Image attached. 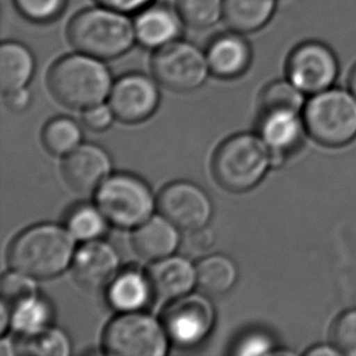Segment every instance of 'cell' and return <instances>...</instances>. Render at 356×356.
I'll use <instances>...</instances> for the list:
<instances>
[{
	"instance_id": "cell-40",
	"label": "cell",
	"mask_w": 356,
	"mask_h": 356,
	"mask_svg": "<svg viewBox=\"0 0 356 356\" xmlns=\"http://www.w3.org/2000/svg\"><path fill=\"white\" fill-rule=\"evenodd\" d=\"M0 354L1 355H14L15 344L10 343V341L4 339L1 344H0Z\"/></svg>"
},
{
	"instance_id": "cell-26",
	"label": "cell",
	"mask_w": 356,
	"mask_h": 356,
	"mask_svg": "<svg viewBox=\"0 0 356 356\" xmlns=\"http://www.w3.org/2000/svg\"><path fill=\"white\" fill-rule=\"evenodd\" d=\"M304 95L289 79L275 81L268 84L261 92L260 112L280 110L303 112L307 104Z\"/></svg>"
},
{
	"instance_id": "cell-2",
	"label": "cell",
	"mask_w": 356,
	"mask_h": 356,
	"mask_svg": "<svg viewBox=\"0 0 356 356\" xmlns=\"http://www.w3.org/2000/svg\"><path fill=\"white\" fill-rule=\"evenodd\" d=\"M48 84L54 97L65 106L84 110L105 102L113 86L104 60L79 51L54 63Z\"/></svg>"
},
{
	"instance_id": "cell-24",
	"label": "cell",
	"mask_w": 356,
	"mask_h": 356,
	"mask_svg": "<svg viewBox=\"0 0 356 356\" xmlns=\"http://www.w3.org/2000/svg\"><path fill=\"white\" fill-rule=\"evenodd\" d=\"M67 336L55 328H42L37 332L24 334L15 344V354L19 355L67 356L70 354Z\"/></svg>"
},
{
	"instance_id": "cell-27",
	"label": "cell",
	"mask_w": 356,
	"mask_h": 356,
	"mask_svg": "<svg viewBox=\"0 0 356 356\" xmlns=\"http://www.w3.org/2000/svg\"><path fill=\"white\" fill-rule=\"evenodd\" d=\"M82 140V131L74 120L65 117L55 118L44 128L43 143L54 154H70L77 149Z\"/></svg>"
},
{
	"instance_id": "cell-4",
	"label": "cell",
	"mask_w": 356,
	"mask_h": 356,
	"mask_svg": "<svg viewBox=\"0 0 356 356\" xmlns=\"http://www.w3.org/2000/svg\"><path fill=\"white\" fill-rule=\"evenodd\" d=\"M271 165V154L264 140L241 134L227 140L213 159V174L222 188L243 193L254 188Z\"/></svg>"
},
{
	"instance_id": "cell-31",
	"label": "cell",
	"mask_w": 356,
	"mask_h": 356,
	"mask_svg": "<svg viewBox=\"0 0 356 356\" xmlns=\"http://www.w3.org/2000/svg\"><path fill=\"white\" fill-rule=\"evenodd\" d=\"M331 339L341 355L356 356V308L338 316L333 323Z\"/></svg>"
},
{
	"instance_id": "cell-37",
	"label": "cell",
	"mask_w": 356,
	"mask_h": 356,
	"mask_svg": "<svg viewBox=\"0 0 356 356\" xmlns=\"http://www.w3.org/2000/svg\"><path fill=\"white\" fill-rule=\"evenodd\" d=\"M188 242L193 250L206 252L209 248H212V245H214V234L206 227H201L191 232Z\"/></svg>"
},
{
	"instance_id": "cell-14",
	"label": "cell",
	"mask_w": 356,
	"mask_h": 356,
	"mask_svg": "<svg viewBox=\"0 0 356 356\" xmlns=\"http://www.w3.org/2000/svg\"><path fill=\"white\" fill-rule=\"evenodd\" d=\"M118 269V255L102 241H88L74 253L72 271L83 287L100 289L112 282Z\"/></svg>"
},
{
	"instance_id": "cell-11",
	"label": "cell",
	"mask_w": 356,
	"mask_h": 356,
	"mask_svg": "<svg viewBox=\"0 0 356 356\" xmlns=\"http://www.w3.org/2000/svg\"><path fill=\"white\" fill-rule=\"evenodd\" d=\"M159 212L181 230L193 232L206 227L212 216V203L202 188L178 181L162 190L157 198Z\"/></svg>"
},
{
	"instance_id": "cell-21",
	"label": "cell",
	"mask_w": 356,
	"mask_h": 356,
	"mask_svg": "<svg viewBox=\"0 0 356 356\" xmlns=\"http://www.w3.org/2000/svg\"><path fill=\"white\" fill-rule=\"evenodd\" d=\"M276 6L277 0H222V19L232 31L253 33L269 24Z\"/></svg>"
},
{
	"instance_id": "cell-35",
	"label": "cell",
	"mask_w": 356,
	"mask_h": 356,
	"mask_svg": "<svg viewBox=\"0 0 356 356\" xmlns=\"http://www.w3.org/2000/svg\"><path fill=\"white\" fill-rule=\"evenodd\" d=\"M97 4L104 5L111 9L118 10L125 14H136L147 5L152 4L154 0H95Z\"/></svg>"
},
{
	"instance_id": "cell-20",
	"label": "cell",
	"mask_w": 356,
	"mask_h": 356,
	"mask_svg": "<svg viewBox=\"0 0 356 356\" xmlns=\"http://www.w3.org/2000/svg\"><path fill=\"white\" fill-rule=\"evenodd\" d=\"M35 58L24 43L6 40L0 47V88L4 92L27 87L33 77Z\"/></svg>"
},
{
	"instance_id": "cell-38",
	"label": "cell",
	"mask_w": 356,
	"mask_h": 356,
	"mask_svg": "<svg viewBox=\"0 0 356 356\" xmlns=\"http://www.w3.org/2000/svg\"><path fill=\"white\" fill-rule=\"evenodd\" d=\"M309 356H336L341 355L338 352L337 348L334 346H316V347L310 348L308 352L305 353Z\"/></svg>"
},
{
	"instance_id": "cell-30",
	"label": "cell",
	"mask_w": 356,
	"mask_h": 356,
	"mask_svg": "<svg viewBox=\"0 0 356 356\" xmlns=\"http://www.w3.org/2000/svg\"><path fill=\"white\" fill-rule=\"evenodd\" d=\"M37 287L32 276L19 273L17 270L3 276L0 282V293L3 303L9 309H14L19 304L37 297Z\"/></svg>"
},
{
	"instance_id": "cell-17",
	"label": "cell",
	"mask_w": 356,
	"mask_h": 356,
	"mask_svg": "<svg viewBox=\"0 0 356 356\" xmlns=\"http://www.w3.org/2000/svg\"><path fill=\"white\" fill-rule=\"evenodd\" d=\"M151 289L159 298H181L197 284L196 268L180 257H167L156 260L149 270Z\"/></svg>"
},
{
	"instance_id": "cell-19",
	"label": "cell",
	"mask_w": 356,
	"mask_h": 356,
	"mask_svg": "<svg viewBox=\"0 0 356 356\" xmlns=\"http://www.w3.org/2000/svg\"><path fill=\"white\" fill-rule=\"evenodd\" d=\"M133 245L144 259H163L178 248V227L163 216L151 217L135 230Z\"/></svg>"
},
{
	"instance_id": "cell-5",
	"label": "cell",
	"mask_w": 356,
	"mask_h": 356,
	"mask_svg": "<svg viewBox=\"0 0 356 356\" xmlns=\"http://www.w3.org/2000/svg\"><path fill=\"white\" fill-rule=\"evenodd\" d=\"M305 129L318 144L339 147L356 138V97L330 88L312 95L303 110Z\"/></svg>"
},
{
	"instance_id": "cell-3",
	"label": "cell",
	"mask_w": 356,
	"mask_h": 356,
	"mask_svg": "<svg viewBox=\"0 0 356 356\" xmlns=\"http://www.w3.org/2000/svg\"><path fill=\"white\" fill-rule=\"evenodd\" d=\"M74 240L67 229L56 225L31 227L19 234L10 245V265L32 277H53L71 264Z\"/></svg>"
},
{
	"instance_id": "cell-32",
	"label": "cell",
	"mask_w": 356,
	"mask_h": 356,
	"mask_svg": "<svg viewBox=\"0 0 356 356\" xmlns=\"http://www.w3.org/2000/svg\"><path fill=\"white\" fill-rule=\"evenodd\" d=\"M14 3L24 17L32 22L45 24L63 14L67 0H14Z\"/></svg>"
},
{
	"instance_id": "cell-25",
	"label": "cell",
	"mask_w": 356,
	"mask_h": 356,
	"mask_svg": "<svg viewBox=\"0 0 356 356\" xmlns=\"http://www.w3.org/2000/svg\"><path fill=\"white\" fill-rule=\"evenodd\" d=\"M107 218L100 208L90 204H81L68 213V232L76 240L94 241L105 235L107 230Z\"/></svg>"
},
{
	"instance_id": "cell-41",
	"label": "cell",
	"mask_w": 356,
	"mask_h": 356,
	"mask_svg": "<svg viewBox=\"0 0 356 356\" xmlns=\"http://www.w3.org/2000/svg\"><path fill=\"white\" fill-rule=\"evenodd\" d=\"M349 90L356 97V65L353 67L350 76H349Z\"/></svg>"
},
{
	"instance_id": "cell-6",
	"label": "cell",
	"mask_w": 356,
	"mask_h": 356,
	"mask_svg": "<svg viewBox=\"0 0 356 356\" xmlns=\"http://www.w3.org/2000/svg\"><path fill=\"white\" fill-rule=\"evenodd\" d=\"M97 207L107 220L120 227H136L151 218L154 200L141 179L117 174L107 178L97 193Z\"/></svg>"
},
{
	"instance_id": "cell-39",
	"label": "cell",
	"mask_w": 356,
	"mask_h": 356,
	"mask_svg": "<svg viewBox=\"0 0 356 356\" xmlns=\"http://www.w3.org/2000/svg\"><path fill=\"white\" fill-rule=\"evenodd\" d=\"M10 323H11L10 309L4 303H1V309H0V332L4 333Z\"/></svg>"
},
{
	"instance_id": "cell-10",
	"label": "cell",
	"mask_w": 356,
	"mask_h": 356,
	"mask_svg": "<svg viewBox=\"0 0 356 356\" xmlns=\"http://www.w3.org/2000/svg\"><path fill=\"white\" fill-rule=\"evenodd\" d=\"M214 310L201 296L175 299L164 313V328L177 346L195 347L204 341L212 330Z\"/></svg>"
},
{
	"instance_id": "cell-8",
	"label": "cell",
	"mask_w": 356,
	"mask_h": 356,
	"mask_svg": "<svg viewBox=\"0 0 356 356\" xmlns=\"http://www.w3.org/2000/svg\"><path fill=\"white\" fill-rule=\"evenodd\" d=\"M104 347L110 355L163 356L168 348V334L149 315L124 313L107 326Z\"/></svg>"
},
{
	"instance_id": "cell-34",
	"label": "cell",
	"mask_w": 356,
	"mask_h": 356,
	"mask_svg": "<svg viewBox=\"0 0 356 356\" xmlns=\"http://www.w3.org/2000/svg\"><path fill=\"white\" fill-rule=\"evenodd\" d=\"M115 113L110 105L99 104L95 106L88 107L83 113V122L88 128L92 130H104L111 125Z\"/></svg>"
},
{
	"instance_id": "cell-1",
	"label": "cell",
	"mask_w": 356,
	"mask_h": 356,
	"mask_svg": "<svg viewBox=\"0 0 356 356\" xmlns=\"http://www.w3.org/2000/svg\"><path fill=\"white\" fill-rule=\"evenodd\" d=\"M67 38L79 53L104 61L120 58L136 43L134 22L128 14L100 4L74 15Z\"/></svg>"
},
{
	"instance_id": "cell-22",
	"label": "cell",
	"mask_w": 356,
	"mask_h": 356,
	"mask_svg": "<svg viewBox=\"0 0 356 356\" xmlns=\"http://www.w3.org/2000/svg\"><path fill=\"white\" fill-rule=\"evenodd\" d=\"M152 292L149 277L136 270H127L117 275L108 284V302L122 313H133L144 308Z\"/></svg>"
},
{
	"instance_id": "cell-16",
	"label": "cell",
	"mask_w": 356,
	"mask_h": 356,
	"mask_svg": "<svg viewBox=\"0 0 356 356\" xmlns=\"http://www.w3.org/2000/svg\"><path fill=\"white\" fill-rule=\"evenodd\" d=\"M252 48L243 34L232 31L212 39L206 49L209 71L219 78H236L247 71Z\"/></svg>"
},
{
	"instance_id": "cell-7",
	"label": "cell",
	"mask_w": 356,
	"mask_h": 356,
	"mask_svg": "<svg viewBox=\"0 0 356 356\" xmlns=\"http://www.w3.org/2000/svg\"><path fill=\"white\" fill-rule=\"evenodd\" d=\"M151 70L159 84L174 92L197 89L211 72L206 51L183 39H177L154 50Z\"/></svg>"
},
{
	"instance_id": "cell-12",
	"label": "cell",
	"mask_w": 356,
	"mask_h": 356,
	"mask_svg": "<svg viewBox=\"0 0 356 356\" xmlns=\"http://www.w3.org/2000/svg\"><path fill=\"white\" fill-rule=\"evenodd\" d=\"M157 83L143 73H129L112 86L108 105L115 116L125 123L149 118L159 106Z\"/></svg>"
},
{
	"instance_id": "cell-13",
	"label": "cell",
	"mask_w": 356,
	"mask_h": 356,
	"mask_svg": "<svg viewBox=\"0 0 356 356\" xmlns=\"http://www.w3.org/2000/svg\"><path fill=\"white\" fill-rule=\"evenodd\" d=\"M111 162L106 152L95 145H79L67 154L63 173L66 183L77 193H87L102 186L108 178Z\"/></svg>"
},
{
	"instance_id": "cell-28",
	"label": "cell",
	"mask_w": 356,
	"mask_h": 356,
	"mask_svg": "<svg viewBox=\"0 0 356 356\" xmlns=\"http://www.w3.org/2000/svg\"><path fill=\"white\" fill-rule=\"evenodd\" d=\"M175 9L191 29H211L222 19V0H177Z\"/></svg>"
},
{
	"instance_id": "cell-33",
	"label": "cell",
	"mask_w": 356,
	"mask_h": 356,
	"mask_svg": "<svg viewBox=\"0 0 356 356\" xmlns=\"http://www.w3.org/2000/svg\"><path fill=\"white\" fill-rule=\"evenodd\" d=\"M274 342L270 336L260 331L245 334L236 344L235 354L237 355H265L273 352Z\"/></svg>"
},
{
	"instance_id": "cell-36",
	"label": "cell",
	"mask_w": 356,
	"mask_h": 356,
	"mask_svg": "<svg viewBox=\"0 0 356 356\" xmlns=\"http://www.w3.org/2000/svg\"><path fill=\"white\" fill-rule=\"evenodd\" d=\"M29 102H31V92L27 90V88H21V89L5 92V104L11 111H24L29 107Z\"/></svg>"
},
{
	"instance_id": "cell-18",
	"label": "cell",
	"mask_w": 356,
	"mask_h": 356,
	"mask_svg": "<svg viewBox=\"0 0 356 356\" xmlns=\"http://www.w3.org/2000/svg\"><path fill=\"white\" fill-rule=\"evenodd\" d=\"M305 124L303 112L280 110L261 112L260 138L271 152L287 154L297 149L303 140Z\"/></svg>"
},
{
	"instance_id": "cell-29",
	"label": "cell",
	"mask_w": 356,
	"mask_h": 356,
	"mask_svg": "<svg viewBox=\"0 0 356 356\" xmlns=\"http://www.w3.org/2000/svg\"><path fill=\"white\" fill-rule=\"evenodd\" d=\"M49 318L50 310L48 304L34 297L13 309L11 325L19 333L29 334L47 327Z\"/></svg>"
},
{
	"instance_id": "cell-15",
	"label": "cell",
	"mask_w": 356,
	"mask_h": 356,
	"mask_svg": "<svg viewBox=\"0 0 356 356\" xmlns=\"http://www.w3.org/2000/svg\"><path fill=\"white\" fill-rule=\"evenodd\" d=\"M133 22L136 43L152 50L180 39L183 32L184 22L178 10L168 5H147L136 13Z\"/></svg>"
},
{
	"instance_id": "cell-9",
	"label": "cell",
	"mask_w": 356,
	"mask_h": 356,
	"mask_svg": "<svg viewBox=\"0 0 356 356\" xmlns=\"http://www.w3.org/2000/svg\"><path fill=\"white\" fill-rule=\"evenodd\" d=\"M287 79L304 94L315 95L332 88L339 74L337 55L327 44L308 40L289 54L286 63Z\"/></svg>"
},
{
	"instance_id": "cell-23",
	"label": "cell",
	"mask_w": 356,
	"mask_h": 356,
	"mask_svg": "<svg viewBox=\"0 0 356 356\" xmlns=\"http://www.w3.org/2000/svg\"><path fill=\"white\" fill-rule=\"evenodd\" d=\"M197 284L203 292L213 296L227 293L236 284L237 268L225 255H211L196 266Z\"/></svg>"
}]
</instances>
